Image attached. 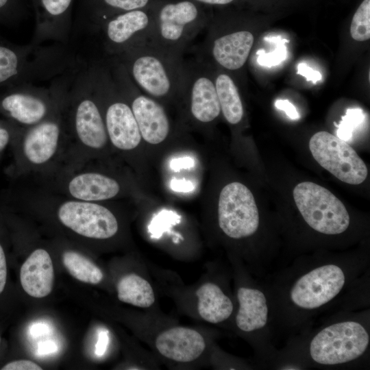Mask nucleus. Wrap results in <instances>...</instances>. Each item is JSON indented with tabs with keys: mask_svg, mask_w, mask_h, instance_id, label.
<instances>
[{
	"mask_svg": "<svg viewBox=\"0 0 370 370\" xmlns=\"http://www.w3.org/2000/svg\"><path fill=\"white\" fill-rule=\"evenodd\" d=\"M16 180L18 182L5 191L1 202L51 217L62 227L86 239L106 241L118 234V218L102 203L68 197L28 179Z\"/></svg>",
	"mask_w": 370,
	"mask_h": 370,
	"instance_id": "1",
	"label": "nucleus"
},
{
	"mask_svg": "<svg viewBox=\"0 0 370 370\" xmlns=\"http://www.w3.org/2000/svg\"><path fill=\"white\" fill-rule=\"evenodd\" d=\"M65 120L66 147L62 164L58 169L103 159L110 144L94 91L90 64L86 58L79 55L71 69L65 102Z\"/></svg>",
	"mask_w": 370,
	"mask_h": 370,
	"instance_id": "2",
	"label": "nucleus"
},
{
	"mask_svg": "<svg viewBox=\"0 0 370 370\" xmlns=\"http://www.w3.org/2000/svg\"><path fill=\"white\" fill-rule=\"evenodd\" d=\"M69 81L55 110L41 122L21 127L11 145L13 161L9 172L14 180L40 178L62 165L67 141L65 102Z\"/></svg>",
	"mask_w": 370,
	"mask_h": 370,
	"instance_id": "3",
	"label": "nucleus"
},
{
	"mask_svg": "<svg viewBox=\"0 0 370 370\" xmlns=\"http://www.w3.org/2000/svg\"><path fill=\"white\" fill-rule=\"evenodd\" d=\"M71 45L12 43L0 34V89L22 82L51 80L75 60Z\"/></svg>",
	"mask_w": 370,
	"mask_h": 370,
	"instance_id": "4",
	"label": "nucleus"
},
{
	"mask_svg": "<svg viewBox=\"0 0 370 370\" xmlns=\"http://www.w3.org/2000/svg\"><path fill=\"white\" fill-rule=\"evenodd\" d=\"M116 58L134 84L154 99L180 96L185 62L145 43L131 48Z\"/></svg>",
	"mask_w": 370,
	"mask_h": 370,
	"instance_id": "5",
	"label": "nucleus"
},
{
	"mask_svg": "<svg viewBox=\"0 0 370 370\" xmlns=\"http://www.w3.org/2000/svg\"><path fill=\"white\" fill-rule=\"evenodd\" d=\"M69 67L48 87L22 82L0 89V114L21 127L33 126L48 117L60 102L68 85Z\"/></svg>",
	"mask_w": 370,
	"mask_h": 370,
	"instance_id": "6",
	"label": "nucleus"
},
{
	"mask_svg": "<svg viewBox=\"0 0 370 370\" xmlns=\"http://www.w3.org/2000/svg\"><path fill=\"white\" fill-rule=\"evenodd\" d=\"M153 18L147 44L178 58H182L205 24L198 8L190 1L164 4Z\"/></svg>",
	"mask_w": 370,
	"mask_h": 370,
	"instance_id": "7",
	"label": "nucleus"
},
{
	"mask_svg": "<svg viewBox=\"0 0 370 370\" xmlns=\"http://www.w3.org/2000/svg\"><path fill=\"white\" fill-rule=\"evenodd\" d=\"M107 62L117 87L132 109L142 138L151 145L164 141L170 132V123L162 106L143 93L116 58L111 57Z\"/></svg>",
	"mask_w": 370,
	"mask_h": 370,
	"instance_id": "8",
	"label": "nucleus"
},
{
	"mask_svg": "<svg viewBox=\"0 0 370 370\" xmlns=\"http://www.w3.org/2000/svg\"><path fill=\"white\" fill-rule=\"evenodd\" d=\"M295 204L307 224L324 234H339L349 225L344 204L330 190L311 182H304L293 190Z\"/></svg>",
	"mask_w": 370,
	"mask_h": 370,
	"instance_id": "9",
	"label": "nucleus"
},
{
	"mask_svg": "<svg viewBox=\"0 0 370 370\" xmlns=\"http://www.w3.org/2000/svg\"><path fill=\"white\" fill-rule=\"evenodd\" d=\"M369 343V334L360 323L343 321L321 330L310 342V354L319 364H342L362 355Z\"/></svg>",
	"mask_w": 370,
	"mask_h": 370,
	"instance_id": "10",
	"label": "nucleus"
},
{
	"mask_svg": "<svg viewBox=\"0 0 370 370\" xmlns=\"http://www.w3.org/2000/svg\"><path fill=\"white\" fill-rule=\"evenodd\" d=\"M314 160L341 181L360 184L367 177L365 163L345 140L324 131L314 134L309 141Z\"/></svg>",
	"mask_w": 370,
	"mask_h": 370,
	"instance_id": "11",
	"label": "nucleus"
},
{
	"mask_svg": "<svg viewBox=\"0 0 370 370\" xmlns=\"http://www.w3.org/2000/svg\"><path fill=\"white\" fill-rule=\"evenodd\" d=\"M153 21L142 9L126 11L106 19L88 34H98L106 53L116 57L147 43Z\"/></svg>",
	"mask_w": 370,
	"mask_h": 370,
	"instance_id": "12",
	"label": "nucleus"
},
{
	"mask_svg": "<svg viewBox=\"0 0 370 370\" xmlns=\"http://www.w3.org/2000/svg\"><path fill=\"white\" fill-rule=\"evenodd\" d=\"M221 230L231 238L253 235L259 225L258 210L251 190L240 182H232L221 190L218 204Z\"/></svg>",
	"mask_w": 370,
	"mask_h": 370,
	"instance_id": "13",
	"label": "nucleus"
},
{
	"mask_svg": "<svg viewBox=\"0 0 370 370\" xmlns=\"http://www.w3.org/2000/svg\"><path fill=\"white\" fill-rule=\"evenodd\" d=\"M180 96L186 100L188 113L194 121L207 124L221 113L214 75L201 58L185 62L182 88Z\"/></svg>",
	"mask_w": 370,
	"mask_h": 370,
	"instance_id": "14",
	"label": "nucleus"
},
{
	"mask_svg": "<svg viewBox=\"0 0 370 370\" xmlns=\"http://www.w3.org/2000/svg\"><path fill=\"white\" fill-rule=\"evenodd\" d=\"M345 282L341 267L332 264L323 265L298 279L291 290V299L299 308L314 309L334 298Z\"/></svg>",
	"mask_w": 370,
	"mask_h": 370,
	"instance_id": "15",
	"label": "nucleus"
},
{
	"mask_svg": "<svg viewBox=\"0 0 370 370\" xmlns=\"http://www.w3.org/2000/svg\"><path fill=\"white\" fill-rule=\"evenodd\" d=\"M73 1L34 0L36 25L31 43L36 46L46 42L71 45Z\"/></svg>",
	"mask_w": 370,
	"mask_h": 370,
	"instance_id": "16",
	"label": "nucleus"
},
{
	"mask_svg": "<svg viewBox=\"0 0 370 370\" xmlns=\"http://www.w3.org/2000/svg\"><path fill=\"white\" fill-rule=\"evenodd\" d=\"M153 347L164 358L178 363H188L199 359L206 348L204 335L198 330L175 325L156 334Z\"/></svg>",
	"mask_w": 370,
	"mask_h": 370,
	"instance_id": "17",
	"label": "nucleus"
},
{
	"mask_svg": "<svg viewBox=\"0 0 370 370\" xmlns=\"http://www.w3.org/2000/svg\"><path fill=\"white\" fill-rule=\"evenodd\" d=\"M254 41L248 30L240 29L223 34L209 32L204 48L216 64L236 71L246 63Z\"/></svg>",
	"mask_w": 370,
	"mask_h": 370,
	"instance_id": "18",
	"label": "nucleus"
},
{
	"mask_svg": "<svg viewBox=\"0 0 370 370\" xmlns=\"http://www.w3.org/2000/svg\"><path fill=\"white\" fill-rule=\"evenodd\" d=\"M53 279L49 253L42 247L35 249L21 267L20 281L23 290L32 297H45L52 291Z\"/></svg>",
	"mask_w": 370,
	"mask_h": 370,
	"instance_id": "19",
	"label": "nucleus"
},
{
	"mask_svg": "<svg viewBox=\"0 0 370 370\" xmlns=\"http://www.w3.org/2000/svg\"><path fill=\"white\" fill-rule=\"evenodd\" d=\"M195 295L197 313L206 322L214 324L222 323L233 312L232 300L214 282L201 284L197 287Z\"/></svg>",
	"mask_w": 370,
	"mask_h": 370,
	"instance_id": "20",
	"label": "nucleus"
},
{
	"mask_svg": "<svg viewBox=\"0 0 370 370\" xmlns=\"http://www.w3.org/2000/svg\"><path fill=\"white\" fill-rule=\"evenodd\" d=\"M239 304L236 324L239 330L251 332L263 328L268 319V306L264 293L258 289L240 287L237 291Z\"/></svg>",
	"mask_w": 370,
	"mask_h": 370,
	"instance_id": "21",
	"label": "nucleus"
},
{
	"mask_svg": "<svg viewBox=\"0 0 370 370\" xmlns=\"http://www.w3.org/2000/svg\"><path fill=\"white\" fill-rule=\"evenodd\" d=\"M119 301L132 306L148 308L156 302V295L151 284L145 278L132 273L122 276L116 284Z\"/></svg>",
	"mask_w": 370,
	"mask_h": 370,
	"instance_id": "22",
	"label": "nucleus"
},
{
	"mask_svg": "<svg viewBox=\"0 0 370 370\" xmlns=\"http://www.w3.org/2000/svg\"><path fill=\"white\" fill-rule=\"evenodd\" d=\"M213 75L221 112L229 123L238 124L243 119L244 110L237 86L225 73Z\"/></svg>",
	"mask_w": 370,
	"mask_h": 370,
	"instance_id": "23",
	"label": "nucleus"
},
{
	"mask_svg": "<svg viewBox=\"0 0 370 370\" xmlns=\"http://www.w3.org/2000/svg\"><path fill=\"white\" fill-rule=\"evenodd\" d=\"M62 260L69 273L76 280L90 284H98L103 279L101 269L79 251L66 249Z\"/></svg>",
	"mask_w": 370,
	"mask_h": 370,
	"instance_id": "24",
	"label": "nucleus"
},
{
	"mask_svg": "<svg viewBox=\"0 0 370 370\" xmlns=\"http://www.w3.org/2000/svg\"><path fill=\"white\" fill-rule=\"evenodd\" d=\"M352 38L357 41L370 38V0H364L355 12L351 26Z\"/></svg>",
	"mask_w": 370,
	"mask_h": 370,
	"instance_id": "25",
	"label": "nucleus"
},
{
	"mask_svg": "<svg viewBox=\"0 0 370 370\" xmlns=\"http://www.w3.org/2000/svg\"><path fill=\"white\" fill-rule=\"evenodd\" d=\"M265 41L275 45L273 51L267 53L264 49H259L256 52L257 62L263 66L272 67L280 64L284 61L287 56V50L285 45L288 40L282 38L280 36H267Z\"/></svg>",
	"mask_w": 370,
	"mask_h": 370,
	"instance_id": "26",
	"label": "nucleus"
},
{
	"mask_svg": "<svg viewBox=\"0 0 370 370\" xmlns=\"http://www.w3.org/2000/svg\"><path fill=\"white\" fill-rule=\"evenodd\" d=\"M364 119L365 114L362 109L358 108L347 109L338 125L337 137L345 141L349 140L353 133L362 123Z\"/></svg>",
	"mask_w": 370,
	"mask_h": 370,
	"instance_id": "27",
	"label": "nucleus"
},
{
	"mask_svg": "<svg viewBox=\"0 0 370 370\" xmlns=\"http://www.w3.org/2000/svg\"><path fill=\"white\" fill-rule=\"evenodd\" d=\"M23 14V0H0V23L14 25Z\"/></svg>",
	"mask_w": 370,
	"mask_h": 370,
	"instance_id": "28",
	"label": "nucleus"
},
{
	"mask_svg": "<svg viewBox=\"0 0 370 370\" xmlns=\"http://www.w3.org/2000/svg\"><path fill=\"white\" fill-rule=\"evenodd\" d=\"M21 127L7 119H0V158L10 147Z\"/></svg>",
	"mask_w": 370,
	"mask_h": 370,
	"instance_id": "29",
	"label": "nucleus"
},
{
	"mask_svg": "<svg viewBox=\"0 0 370 370\" xmlns=\"http://www.w3.org/2000/svg\"><path fill=\"white\" fill-rule=\"evenodd\" d=\"M2 370H40L42 367L38 364L29 360H18L12 361L2 368Z\"/></svg>",
	"mask_w": 370,
	"mask_h": 370,
	"instance_id": "30",
	"label": "nucleus"
},
{
	"mask_svg": "<svg viewBox=\"0 0 370 370\" xmlns=\"http://www.w3.org/2000/svg\"><path fill=\"white\" fill-rule=\"evenodd\" d=\"M297 74L304 76L308 82L316 84L322 79L321 73L312 69L305 63L301 62L297 65Z\"/></svg>",
	"mask_w": 370,
	"mask_h": 370,
	"instance_id": "31",
	"label": "nucleus"
},
{
	"mask_svg": "<svg viewBox=\"0 0 370 370\" xmlns=\"http://www.w3.org/2000/svg\"><path fill=\"white\" fill-rule=\"evenodd\" d=\"M275 106L284 112L293 120H297L300 118L295 106L287 99H278L275 102Z\"/></svg>",
	"mask_w": 370,
	"mask_h": 370,
	"instance_id": "32",
	"label": "nucleus"
},
{
	"mask_svg": "<svg viewBox=\"0 0 370 370\" xmlns=\"http://www.w3.org/2000/svg\"><path fill=\"white\" fill-rule=\"evenodd\" d=\"M7 279L6 258L2 245L0 243V294L3 292Z\"/></svg>",
	"mask_w": 370,
	"mask_h": 370,
	"instance_id": "33",
	"label": "nucleus"
},
{
	"mask_svg": "<svg viewBox=\"0 0 370 370\" xmlns=\"http://www.w3.org/2000/svg\"><path fill=\"white\" fill-rule=\"evenodd\" d=\"M108 341V336L106 332L101 331L99 333L98 340L95 345V354L101 356H102L106 349Z\"/></svg>",
	"mask_w": 370,
	"mask_h": 370,
	"instance_id": "34",
	"label": "nucleus"
},
{
	"mask_svg": "<svg viewBox=\"0 0 370 370\" xmlns=\"http://www.w3.org/2000/svg\"><path fill=\"white\" fill-rule=\"evenodd\" d=\"M171 188L175 191L188 192L193 188V185L185 180L173 179L171 182Z\"/></svg>",
	"mask_w": 370,
	"mask_h": 370,
	"instance_id": "35",
	"label": "nucleus"
},
{
	"mask_svg": "<svg viewBox=\"0 0 370 370\" xmlns=\"http://www.w3.org/2000/svg\"><path fill=\"white\" fill-rule=\"evenodd\" d=\"M58 347L52 341H45L39 343L38 353L40 355H47L54 353L57 351Z\"/></svg>",
	"mask_w": 370,
	"mask_h": 370,
	"instance_id": "36",
	"label": "nucleus"
},
{
	"mask_svg": "<svg viewBox=\"0 0 370 370\" xmlns=\"http://www.w3.org/2000/svg\"><path fill=\"white\" fill-rule=\"evenodd\" d=\"M194 162L189 157L173 159L170 164L171 168L175 171H177L181 168H190L193 166Z\"/></svg>",
	"mask_w": 370,
	"mask_h": 370,
	"instance_id": "37",
	"label": "nucleus"
},
{
	"mask_svg": "<svg viewBox=\"0 0 370 370\" xmlns=\"http://www.w3.org/2000/svg\"><path fill=\"white\" fill-rule=\"evenodd\" d=\"M49 331V327L43 323H37L32 325L30 328V334L34 337H38L47 334Z\"/></svg>",
	"mask_w": 370,
	"mask_h": 370,
	"instance_id": "38",
	"label": "nucleus"
},
{
	"mask_svg": "<svg viewBox=\"0 0 370 370\" xmlns=\"http://www.w3.org/2000/svg\"><path fill=\"white\" fill-rule=\"evenodd\" d=\"M197 1L211 4V5H225L231 3L234 0H195Z\"/></svg>",
	"mask_w": 370,
	"mask_h": 370,
	"instance_id": "39",
	"label": "nucleus"
},
{
	"mask_svg": "<svg viewBox=\"0 0 370 370\" xmlns=\"http://www.w3.org/2000/svg\"><path fill=\"white\" fill-rule=\"evenodd\" d=\"M0 341H1V338H0Z\"/></svg>",
	"mask_w": 370,
	"mask_h": 370,
	"instance_id": "40",
	"label": "nucleus"
}]
</instances>
